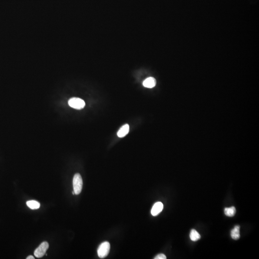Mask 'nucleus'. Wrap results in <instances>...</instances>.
Returning <instances> with one entry per match:
<instances>
[{
	"instance_id": "f257e3e1",
	"label": "nucleus",
	"mask_w": 259,
	"mask_h": 259,
	"mask_svg": "<svg viewBox=\"0 0 259 259\" xmlns=\"http://www.w3.org/2000/svg\"><path fill=\"white\" fill-rule=\"evenodd\" d=\"M83 179L79 173H77L73 178L74 192L75 195H78L81 192L83 188Z\"/></svg>"
},
{
	"instance_id": "f03ea898",
	"label": "nucleus",
	"mask_w": 259,
	"mask_h": 259,
	"mask_svg": "<svg viewBox=\"0 0 259 259\" xmlns=\"http://www.w3.org/2000/svg\"><path fill=\"white\" fill-rule=\"evenodd\" d=\"M110 246L109 242H103L99 245L98 249V256L99 258H105L108 255L110 251Z\"/></svg>"
},
{
	"instance_id": "7ed1b4c3",
	"label": "nucleus",
	"mask_w": 259,
	"mask_h": 259,
	"mask_svg": "<svg viewBox=\"0 0 259 259\" xmlns=\"http://www.w3.org/2000/svg\"><path fill=\"white\" fill-rule=\"evenodd\" d=\"M68 104L71 108L77 109H83L85 105V102L83 99L78 98H71L69 100Z\"/></svg>"
},
{
	"instance_id": "20e7f679",
	"label": "nucleus",
	"mask_w": 259,
	"mask_h": 259,
	"mask_svg": "<svg viewBox=\"0 0 259 259\" xmlns=\"http://www.w3.org/2000/svg\"><path fill=\"white\" fill-rule=\"evenodd\" d=\"M49 247V245L47 242H43L39 246L34 252V255L37 258H41L45 255L47 250Z\"/></svg>"
},
{
	"instance_id": "39448f33",
	"label": "nucleus",
	"mask_w": 259,
	"mask_h": 259,
	"mask_svg": "<svg viewBox=\"0 0 259 259\" xmlns=\"http://www.w3.org/2000/svg\"><path fill=\"white\" fill-rule=\"evenodd\" d=\"M163 209V204L161 202H157L153 205L152 208L151 214L153 216H157L161 212Z\"/></svg>"
},
{
	"instance_id": "423d86ee",
	"label": "nucleus",
	"mask_w": 259,
	"mask_h": 259,
	"mask_svg": "<svg viewBox=\"0 0 259 259\" xmlns=\"http://www.w3.org/2000/svg\"><path fill=\"white\" fill-rule=\"evenodd\" d=\"M130 130V127L128 124L123 125V126L120 129L117 133V135L119 137L122 138L128 134Z\"/></svg>"
},
{
	"instance_id": "0eeeda50",
	"label": "nucleus",
	"mask_w": 259,
	"mask_h": 259,
	"mask_svg": "<svg viewBox=\"0 0 259 259\" xmlns=\"http://www.w3.org/2000/svg\"><path fill=\"white\" fill-rule=\"evenodd\" d=\"M156 85V80L153 77L147 78L143 82V85L149 88H154Z\"/></svg>"
},
{
	"instance_id": "6e6552de",
	"label": "nucleus",
	"mask_w": 259,
	"mask_h": 259,
	"mask_svg": "<svg viewBox=\"0 0 259 259\" xmlns=\"http://www.w3.org/2000/svg\"><path fill=\"white\" fill-rule=\"evenodd\" d=\"M231 236L233 239L237 240L240 238V226L236 225L231 231Z\"/></svg>"
},
{
	"instance_id": "1a4fd4ad",
	"label": "nucleus",
	"mask_w": 259,
	"mask_h": 259,
	"mask_svg": "<svg viewBox=\"0 0 259 259\" xmlns=\"http://www.w3.org/2000/svg\"><path fill=\"white\" fill-rule=\"evenodd\" d=\"M26 205L31 209H39L40 207V204L38 201H36L31 200L26 202Z\"/></svg>"
},
{
	"instance_id": "9d476101",
	"label": "nucleus",
	"mask_w": 259,
	"mask_h": 259,
	"mask_svg": "<svg viewBox=\"0 0 259 259\" xmlns=\"http://www.w3.org/2000/svg\"><path fill=\"white\" fill-rule=\"evenodd\" d=\"M190 237V239L193 241H197L201 239L200 235L195 229H192L191 230Z\"/></svg>"
},
{
	"instance_id": "9b49d317",
	"label": "nucleus",
	"mask_w": 259,
	"mask_h": 259,
	"mask_svg": "<svg viewBox=\"0 0 259 259\" xmlns=\"http://www.w3.org/2000/svg\"><path fill=\"white\" fill-rule=\"evenodd\" d=\"M224 212L225 215L228 217H233L235 214L236 210L235 207L232 206L229 208H225L224 210Z\"/></svg>"
},
{
	"instance_id": "f8f14e48",
	"label": "nucleus",
	"mask_w": 259,
	"mask_h": 259,
	"mask_svg": "<svg viewBox=\"0 0 259 259\" xmlns=\"http://www.w3.org/2000/svg\"><path fill=\"white\" fill-rule=\"evenodd\" d=\"M155 259H166V256L165 255V254H163V253H161V254H158V255L156 256L154 258Z\"/></svg>"
},
{
	"instance_id": "ddd939ff",
	"label": "nucleus",
	"mask_w": 259,
	"mask_h": 259,
	"mask_svg": "<svg viewBox=\"0 0 259 259\" xmlns=\"http://www.w3.org/2000/svg\"><path fill=\"white\" fill-rule=\"evenodd\" d=\"M35 258H34V257L33 256L30 255L28 256L27 258H26V259H34Z\"/></svg>"
}]
</instances>
